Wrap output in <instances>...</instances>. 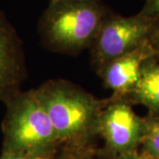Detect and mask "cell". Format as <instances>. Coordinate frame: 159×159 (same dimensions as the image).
Returning <instances> with one entry per match:
<instances>
[{
    "instance_id": "obj_3",
    "label": "cell",
    "mask_w": 159,
    "mask_h": 159,
    "mask_svg": "<svg viewBox=\"0 0 159 159\" xmlns=\"http://www.w3.org/2000/svg\"><path fill=\"white\" fill-rule=\"evenodd\" d=\"M2 122L5 153H43L60 145L56 130L35 89L20 91L5 102Z\"/></svg>"
},
{
    "instance_id": "obj_4",
    "label": "cell",
    "mask_w": 159,
    "mask_h": 159,
    "mask_svg": "<svg viewBox=\"0 0 159 159\" xmlns=\"http://www.w3.org/2000/svg\"><path fill=\"white\" fill-rule=\"evenodd\" d=\"M158 24L142 12L123 17L109 11L89 49L97 73L114 59L149 42Z\"/></svg>"
},
{
    "instance_id": "obj_14",
    "label": "cell",
    "mask_w": 159,
    "mask_h": 159,
    "mask_svg": "<svg viewBox=\"0 0 159 159\" xmlns=\"http://www.w3.org/2000/svg\"><path fill=\"white\" fill-rule=\"evenodd\" d=\"M64 159H87L84 157H81L80 155H76V154H69L67 156H66V157Z\"/></svg>"
},
{
    "instance_id": "obj_11",
    "label": "cell",
    "mask_w": 159,
    "mask_h": 159,
    "mask_svg": "<svg viewBox=\"0 0 159 159\" xmlns=\"http://www.w3.org/2000/svg\"><path fill=\"white\" fill-rule=\"evenodd\" d=\"M142 14L159 21V0H146Z\"/></svg>"
},
{
    "instance_id": "obj_6",
    "label": "cell",
    "mask_w": 159,
    "mask_h": 159,
    "mask_svg": "<svg viewBox=\"0 0 159 159\" xmlns=\"http://www.w3.org/2000/svg\"><path fill=\"white\" fill-rule=\"evenodd\" d=\"M27 77L25 53L17 31L0 11V102L21 91Z\"/></svg>"
},
{
    "instance_id": "obj_12",
    "label": "cell",
    "mask_w": 159,
    "mask_h": 159,
    "mask_svg": "<svg viewBox=\"0 0 159 159\" xmlns=\"http://www.w3.org/2000/svg\"><path fill=\"white\" fill-rule=\"evenodd\" d=\"M150 43L157 52V56H159V24L150 38Z\"/></svg>"
},
{
    "instance_id": "obj_5",
    "label": "cell",
    "mask_w": 159,
    "mask_h": 159,
    "mask_svg": "<svg viewBox=\"0 0 159 159\" xmlns=\"http://www.w3.org/2000/svg\"><path fill=\"white\" fill-rule=\"evenodd\" d=\"M146 130L147 119L138 116L126 99L107 98L100 118L99 136L113 157L134 153L142 143Z\"/></svg>"
},
{
    "instance_id": "obj_10",
    "label": "cell",
    "mask_w": 159,
    "mask_h": 159,
    "mask_svg": "<svg viewBox=\"0 0 159 159\" xmlns=\"http://www.w3.org/2000/svg\"><path fill=\"white\" fill-rule=\"evenodd\" d=\"M55 151H49V152H43V153H5V152H2L0 159H54Z\"/></svg>"
},
{
    "instance_id": "obj_9",
    "label": "cell",
    "mask_w": 159,
    "mask_h": 159,
    "mask_svg": "<svg viewBox=\"0 0 159 159\" xmlns=\"http://www.w3.org/2000/svg\"><path fill=\"white\" fill-rule=\"evenodd\" d=\"M142 145L147 157L159 159V116L147 119V130Z\"/></svg>"
},
{
    "instance_id": "obj_1",
    "label": "cell",
    "mask_w": 159,
    "mask_h": 159,
    "mask_svg": "<svg viewBox=\"0 0 159 159\" xmlns=\"http://www.w3.org/2000/svg\"><path fill=\"white\" fill-rule=\"evenodd\" d=\"M60 144L80 148L99 136L101 114L107 99H97L63 79L49 80L35 89Z\"/></svg>"
},
{
    "instance_id": "obj_13",
    "label": "cell",
    "mask_w": 159,
    "mask_h": 159,
    "mask_svg": "<svg viewBox=\"0 0 159 159\" xmlns=\"http://www.w3.org/2000/svg\"><path fill=\"white\" fill-rule=\"evenodd\" d=\"M110 159H150L147 157H140L138 156L135 152L134 153H126L122 154V155H118V156H114L111 158Z\"/></svg>"
},
{
    "instance_id": "obj_8",
    "label": "cell",
    "mask_w": 159,
    "mask_h": 159,
    "mask_svg": "<svg viewBox=\"0 0 159 159\" xmlns=\"http://www.w3.org/2000/svg\"><path fill=\"white\" fill-rule=\"evenodd\" d=\"M154 57L143 65L140 79L129 96L155 116H159V63Z\"/></svg>"
},
{
    "instance_id": "obj_7",
    "label": "cell",
    "mask_w": 159,
    "mask_h": 159,
    "mask_svg": "<svg viewBox=\"0 0 159 159\" xmlns=\"http://www.w3.org/2000/svg\"><path fill=\"white\" fill-rule=\"evenodd\" d=\"M157 56L150 41L107 64L97 74L113 99H126L140 79L143 65Z\"/></svg>"
},
{
    "instance_id": "obj_2",
    "label": "cell",
    "mask_w": 159,
    "mask_h": 159,
    "mask_svg": "<svg viewBox=\"0 0 159 159\" xmlns=\"http://www.w3.org/2000/svg\"><path fill=\"white\" fill-rule=\"evenodd\" d=\"M109 11L102 0H51L40 18L41 41L51 51L77 55L90 49Z\"/></svg>"
}]
</instances>
